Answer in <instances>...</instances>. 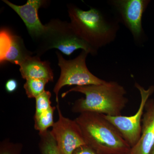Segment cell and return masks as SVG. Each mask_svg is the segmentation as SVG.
<instances>
[{
    "instance_id": "52a82bcc",
    "label": "cell",
    "mask_w": 154,
    "mask_h": 154,
    "mask_svg": "<svg viewBox=\"0 0 154 154\" xmlns=\"http://www.w3.org/2000/svg\"><path fill=\"white\" fill-rule=\"evenodd\" d=\"M134 86L141 96L140 105L135 114L131 116H110L104 114L105 118L115 127L131 148L137 143L140 138L145 106L150 96L154 93V86H150L147 89L137 82L135 83Z\"/></svg>"
},
{
    "instance_id": "6da1fadb",
    "label": "cell",
    "mask_w": 154,
    "mask_h": 154,
    "mask_svg": "<svg viewBox=\"0 0 154 154\" xmlns=\"http://www.w3.org/2000/svg\"><path fill=\"white\" fill-rule=\"evenodd\" d=\"M67 7L75 33L97 52L115 41L120 26L114 16L109 17L96 8L83 11L73 4Z\"/></svg>"
},
{
    "instance_id": "ac0fdd59",
    "label": "cell",
    "mask_w": 154,
    "mask_h": 154,
    "mask_svg": "<svg viewBox=\"0 0 154 154\" xmlns=\"http://www.w3.org/2000/svg\"><path fill=\"white\" fill-rule=\"evenodd\" d=\"M72 154H99L91 146L85 145L78 148L74 151Z\"/></svg>"
},
{
    "instance_id": "ba28073f",
    "label": "cell",
    "mask_w": 154,
    "mask_h": 154,
    "mask_svg": "<svg viewBox=\"0 0 154 154\" xmlns=\"http://www.w3.org/2000/svg\"><path fill=\"white\" fill-rule=\"evenodd\" d=\"M58 119L50 131L61 154H72L81 146L86 144L82 131L75 120L64 116L59 104L56 106Z\"/></svg>"
},
{
    "instance_id": "2e32d148",
    "label": "cell",
    "mask_w": 154,
    "mask_h": 154,
    "mask_svg": "<svg viewBox=\"0 0 154 154\" xmlns=\"http://www.w3.org/2000/svg\"><path fill=\"white\" fill-rule=\"evenodd\" d=\"M51 94L49 91H45L42 94L35 98L36 99V112L34 116H38L47 111L51 106Z\"/></svg>"
},
{
    "instance_id": "3957f363",
    "label": "cell",
    "mask_w": 154,
    "mask_h": 154,
    "mask_svg": "<svg viewBox=\"0 0 154 154\" xmlns=\"http://www.w3.org/2000/svg\"><path fill=\"white\" fill-rule=\"evenodd\" d=\"M86 144L99 154H128L131 147L104 114L85 112L75 119Z\"/></svg>"
},
{
    "instance_id": "ffe728a7",
    "label": "cell",
    "mask_w": 154,
    "mask_h": 154,
    "mask_svg": "<svg viewBox=\"0 0 154 154\" xmlns=\"http://www.w3.org/2000/svg\"><path fill=\"white\" fill-rule=\"evenodd\" d=\"M150 154H154V145L152 149L151 152Z\"/></svg>"
},
{
    "instance_id": "9c48e42d",
    "label": "cell",
    "mask_w": 154,
    "mask_h": 154,
    "mask_svg": "<svg viewBox=\"0 0 154 154\" xmlns=\"http://www.w3.org/2000/svg\"><path fill=\"white\" fill-rule=\"evenodd\" d=\"M3 2L19 15L25 23L29 35L37 42L47 30V26L42 24L38 16V10L46 6L47 1L28 0L23 5H15L8 0Z\"/></svg>"
},
{
    "instance_id": "e0dca14e",
    "label": "cell",
    "mask_w": 154,
    "mask_h": 154,
    "mask_svg": "<svg viewBox=\"0 0 154 154\" xmlns=\"http://www.w3.org/2000/svg\"><path fill=\"white\" fill-rule=\"evenodd\" d=\"M19 146L4 143L1 146L0 154H19Z\"/></svg>"
},
{
    "instance_id": "5bb4252c",
    "label": "cell",
    "mask_w": 154,
    "mask_h": 154,
    "mask_svg": "<svg viewBox=\"0 0 154 154\" xmlns=\"http://www.w3.org/2000/svg\"><path fill=\"white\" fill-rule=\"evenodd\" d=\"M24 88L28 98H36L45 91V88L48 82L45 80L29 79L26 80Z\"/></svg>"
},
{
    "instance_id": "277c9868",
    "label": "cell",
    "mask_w": 154,
    "mask_h": 154,
    "mask_svg": "<svg viewBox=\"0 0 154 154\" xmlns=\"http://www.w3.org/2000/svg\"><path fill=\"white\" fill-rule=\"evenodd\" d=\"M46 25V32L36 42V55L40 57L53 48L59 50L68 56L80 49L93 56L98 54L97 51L77 36L70 22L52 19Z\"/></svg>"
},
{
    "instance_id": "4fadbf2b",
    "label": "cell",
    "mask_w": 154,
    "mask_h": 154,
    "mask_svg": "<svg viewBox=\"0 0 154 154\" xmlns=\"http://www.w3.org/2000/svg\"><path fill=\"white\" fill-rule=\"evenodd\" d=\"M56 107H51L47 111L37 116H34L35 129L38 131L39 134H42L52 127L54 122V113Z\"/></svg>"
},
{
    "instance_id": "5b68a950",
    "label": "cell",
    "mask_w": 154,
    "mask_h": 154,
    "mask_svg": "<svg viewBox=\"0 0 154 154\" xmlns=\"http://www.w3.org/2000/svg\"><path fill=\"white\" fill-rule=\"evenodd\" d=\"M60 74L56 84L53 92L55 94L56 102L59 104L60 91L66 85L84 86L103 84L106 81L99 79L89 70L86 65V59L89 53L82 50L77 57L67 60L58 51L56 52Z\"/></svg>"
},
{
    "instance_id": "7c38bea8",
    "label": "cell",
    "mask_w": 154,
    "mask_h": 154,
    "mask_svg": "<svg viewBox=\"0 0 154 154\" xmlns=\"http://www.w3.org/2000/svg\"><path fill=\"white\" fill-rule=\"evenodd\" d=\"M20 66L22 78L27 80L36 79L45 80L49 82L54 79L53 71L48 61H42L40 57L32 55L26 58Z\"/></svg>"
},
{
    "instance_id": "8fae6325",
    "label": "cell",
    "mask_w": 154,
    "mask_h": 154,
    "mask_svg": "<svg viewBox=\"0 0 154 154\" xmlns=\"http://www.w3.org/2000/svg\"><path fill=\"white\" fill-rule=\"evenodd\" d=\"M144 110L140 138L128 154H150L154 145V99L148 100Z\"/></svg>"
},
{
    "instance_id": "7a4b0ae2",
    "label": "cell",
    "mask_w": 154,
    "mask_h": 154,
    "mask_svg": "<svg viewBox=\"0 0 154 154\" xmlns=\"http://www.w3.org/2000/svg\"><path fill=\"white\" fill-rule=\"evenodd\" d=\"M82 93L85 96L77 100L72 108L73 112H94L110 116L121 115L128 103L125 88L114 81L98 85L76 86L62 94L63 98L70 92Z\"/></svg>"
},
{
    "instance_id": "9a60e30c",
    "label": "cell",
    "mask_w": 154,
    "mask_h": 154,
    "mask_svg": "<svg viewBox=\"0 0 154 154\" xmlns=\"http://www.w3.org/2000/svg\"><path fill=\"white\" fill-rule=\"evenodd\" d=\"M40 147L42 154H61L50 131L40 134Z\"/></svg>"
},
{
    "instance_id": "d6986e66",
    "label": "cell",
    "mask_w": 154,
    "mask_h": 154,
    "mask_svg": "<svg viewBox=\"0 0 154 154\" xmlns=\"http://www.w3.org/2000/svg\"><path fill=\"white\" fill-rule=\"evenodd\" d=\"M18 86V84L17 80L11 79L6 82L5 89L8 93H12L17 90Z\"/></svg>"
},
{
    "instance_id": "30bf717a",
    "label": "cell",
    "mask_w": 154,
    "mask_h": 154,
    "mask_svg": "<svg viewBox=\"0 0 154 154\" xmlns=\"http://www.w3.org/2000/svg\"><path fill=\"white\" fill-rule=\"evenodd\" d=\"M33 53L25 46L21 36L7 27L0 30V62L1 64L10 62L19 66Z\"/></svg>"
},
{
    "instance_id": "8992f818",
    "label": "cell",
    "mask_w": 154,
    "mask_h": 154,
    "mask_svg": "<svg viewBox=\"0 0 154 154\" xmlns=\"http://www.w3.org/2000/svg\"><path fill=\"white\" fill-rule=\"evenodd\" d=\"M149 0H109L107 2L114 17L130 32L135 43L142 45L145 33L142 25L143 15L150 2Z\"/></svg>"
}]
</instances>
